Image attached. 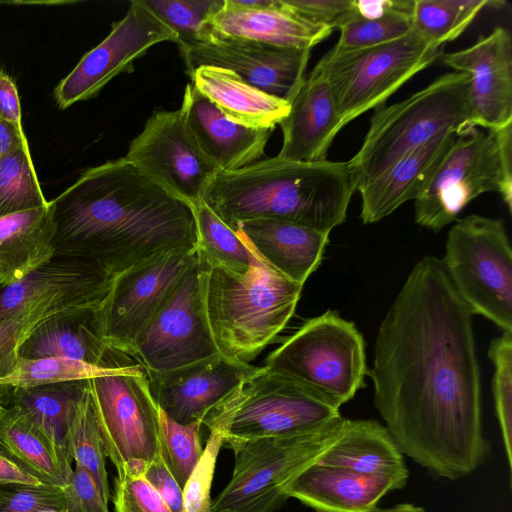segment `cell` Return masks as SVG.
<instances>
[{
  "mask_svg": "<svg viewBox=\"0 0 512 512\" xmlns=\"http://www.w3.org/2000/svg\"><path fill=\"white\" fill-rule=\"evenodd\" d=\"M473 128L469 75L462 72L443 74L408 98L376 108L360 149L347 161L355 190L438 136Z\"/></svg>",
  "mask_w": 512,
  "mask_h": 512,
  "instance_id": "obj_5",
  "label": "cell"
},
{
  "mask_svg": "<svg viewBox=\"0 0 512 512\" xmlns=\"http://www.w3.org/2000/svg\"><path fill=\"white\" fill-rule=\"evenodd\" d=\"M442 63L469 75V101L476 127L496 130L512 124V39L496 27L473 45L443 53Z\"/></svg>",
  "mask_w": 512,
  "mask_h": 512,
  "instance_id": "obj_19",
  "label": "cell"
},
{
  "mask_svg": "<svg viewBox=\"0 0 512 512\" xmlns=\"http://www.w3.org/2000/svg\"><path fill=\"white\" fill-rule=\"evenodd\" d=\"M355 191L347 162L275 156L220 171L204 202L234 231L244 221L277 219L330 233L345 222Z\"/></svg>",
  "mask_w": 512,
  "mask_h": 512,
  "instance_id": "obj_3",
  "label": "cell"
},
{
  "mask_svg": "<svg viewBox=\"0 0 512 512\" xmlns=\"http://www.w3.org/2000/svg\"><path fill=\"white\" fill-rule=\"evenodd\" d=\"M404 486L388 476L363 474L315 461L292 481L286 494L317 512H376L384 495Z\"/></svg>",
  "mask_w": 512,
  "mask_h": 512,
  "instance_id": "obj_24",
  "label": "cell"
},
{
  "mask_svg": "<svg viewBox=\"0 0 512 512\" xmlns=\"http://www.w3.org/2000/svg\"><path fill=\"white\" fill-rule=\"evenodd\" d=\"M34 328L18 320L0 322V379L14 371L18 348Z\"/></svg>",
  "mask_w": 512,
  "mask_h": 512,
  "instance_id": "obj_47",
  "label": "cell"
},
{
  "mask_svg": "<svg viewBox=\"0 0 512 512\" xmlns=\"http://www.w3.org/2000/svg\"><path fill=\"white\" fill-rule=\"evenodd\" d=\"M332 32L302 19L282 0H272L264 8H248L237 0H224L221 9L207 21L201 42L238 37L277 47L311 50Z\"/></svg>",
  "mask_w": 512,
  "mask_h": 512,
  "instance_id": "obj_21",
  "label": "cell"
},
{
  "mask_svg": "<svg viewBox=\"0 0 512 512\" xmlns=\"http://www.w3.org/2000/svg\"><path fill=\"white\" fill-rule=\"evenodd\" d=\"M70 456L93 477L106 501L111 499L106 470V451L95 404L88 386L79 402L70 432Z\"/></svg>",
  "mask_w": 512,
  "mask_h": 512,
  "instance_id": "obj_36",
  "label": "cell"
},
{
  "mask_svg": "<svg viewBox=\"0 0 512 512\" xmlns=\"http://www.w3.org/2000/svg\"><path fill=\"white\" fill-rule=\"evenodd\" d=\"M442 54L443 46L412 30L400 39L373 47L333 46L314 69L330 86L343 128L368 110L386 104L393 93Z\"/></svg>",
  "mask_w": 512,
  "mask_h": 512,
  "instance_id": "obj_10",
  "label": "cell"
},
{
  "mask_svg": "<svg viewBox=\"0 0 512 512\" xmlns=\"http://www.w3.org/2000/svg\"><path fill=\"white\" fill-rule=\"evenodd\" d=\"M256 367L221 355L161 375L147 376L157 406L179 424L201 422Z\"/></svg>",
  "mask_w": 512,
  "mask_h": 512,
  "instance_id": "obj_20",
  "label": "cell"
},
{
  "mask_svg": "<svg viewBox=\"0 0 512 512\" xmlns=\"http://www.w3.org/2000/svg\"><path fill=\"white\" fill-rule=\"evenodd\" d=\"M279 125L282 146L278 157L305 162L327 159L342 128L330 86L314 68L290 101L289 113Z\"/></svg>",
  "mask_w": 512,
  "mask_h": 512,
  "instance_id": "obj_25",
  "label": "cell"
},
{
  "mask_svg": "<svg viewBox=\"0 0 512 512\" xmlns=\"http://www.w3.org/2000/svg\"><path fill=\"white\" fill-rule=\"evenodd\" d=\"M89 380L21 388L0 385V405L25 415L50 441L68 479L72 475L70 432Z\"/></svg>",
  "mask_w": 512,
  "mask_h": 512,
  "instance_id": "obj_28",
  "label": "cell"
},
{
  "mask_svg": "<svg viewBox=\"0 0 512 512\" xmlns=\"http://www.w3.org/2000/svg\"><path fill=\"white\" fill-rule=\"evenodd\" d=\"M197 258V248L174 249L116 275L97 309L107 346L128 355L139 332Z\"/></svg>",
  "mask_w": 512,
  "mask_h": 512,
  "instance_id": "obj_16",
  "label": "cell"
},
{
  "mask_svg": "<svg viewBox=\"0 0 512 512\" xmlns=\"http://www.w3.org/2000/svg\"><path fill=\"white\" fill-rule=\"evenodd\" d=\"M345 418L298 436L229 440L234 452L230 481L212 499V512H274L289 499L292 481L341 434Z\"/></svg>",
  "mask_w": 512,
  "mask_h": 512,
  "instance_id": "obj_9",
  "label": "cell"
},
{
  "mask_svg": "<svg viewBox=\"0 0 512 512\" xmlns=\"http://www.w3.org/2000/svg\"><path fill=\"white\" fill-rule=\"evenodd\" d=\"M113 278L94 262L54 256L23 279L0 287V322L37 327L58 315L98 308Z\"/></svg>",
  "mask_w": 512,
  "mask_h": 512,
  "instance_id": "obj_15",
  "label": "cell"
},
{
  "mask_svg": "<svg viewBox=\"0 0 512 512\" xmlns=\"http://www.w3.org/2000/svg\"><path fill=\"white\" fill-rule=\"evenodd\" d=\"M55 227L46 206L0 217V287L17 282L54 257Z\"/></svg>",
  "mask_w": 512,
  "mask_h": 512,
  "instance_id": "obj_31",
  "label": "cell"
},
{
  "mask_svg": "<svg viewBox=\"0 0 512 512\" xmlns=\"http://www.w3.org/2000/svg\"><path fill=\"white\" fill-rule=\"evenodd\" d=\"M209 430L203 453L183 488L182 512H212L211 486L216 461L226 439V431L213 423Z\"/></svg>",
  "mask_w": 512,
  "mask_h": 512,
  "instance_id": "obj_42",
  "label": "cell"
},
{
  "mask_svg": "<svg viewBox=\"0 0 512 512\" xmlns=\"http://www.w3.org/2000/svg\"><path fill=\"white\" fill-rule=\"evenodd\" d=\"M144 4L178 36L177 44L201 42L207 21L224 0H143Z\"/></svg>",
  "mask_w": 512,
  "mask_h": 512,
  "instance_id": "obj_40",
  "label": "cell"
},
{
  "mask_svg": "<svg viewBox=\"0 0 512 512\" xmlns=\"http://www.w3.org/2000/svg\"><path fill=\"white\" fill-rule=\"evenodd\" d=\"M159 424L160 455L183 490L203 453L200 437L202 423L179 424L159 408Z\"/></svg>",
  "mask_w": 512,
  "mask_h": 512,
  "instance_id": "obj_38",
  "label": "cell"
},
{
  "mask_svg": "<svg viewBox=\"0 0 512 512\" xmlns=\"http://www.w3.org/2000/svg\"><path fill=\"white\" fill-rule=\"evenodd\" d=\"M114 369L69 358H19L14 371L0 379V385L27 388L44 384L90 380Z\"/></svg>",
  "mask_w": 512,
  "mask_h": 512,
  "instance_id": "obj_39",
  "label": "cell"
},
{
  "mask_svg": "<svg viewBox=\"0 0 512 512\" xmlns=\"http://www.w3.org/2000/svg\"><path fill=\"white\" fill-rule=\"evenodd\" d=\"M264 366L338 409L364 387L368 372L363 335L332 310L304 322L268 355Z\"/></svg>",
  "mask_w": 512,
  "mask_h": 512,
  "instance_id": "obj_8",
  "label": "cell"
},
{
  "mask_svg": "<svg viewBox=\"0 0 512 512\" xmlns=\"http://www.w3.org/2000/svg\"><path fill=\"white\" fill-rule=\"evenodd\" d=\"M112 500L115 512H172L142 474H117Z\"/></svg>",
  "mask_w": 512,
  "mask_h": 512,
  "instance_id": "obj_43",
  "label": "cell"
},
{
  "mask_svg": "<svg viewBox=\"0 0 512 512\" xmlns=\"http://www.w3.org/2000/svg\"><path fill=\"white\" fill-rule=\"evenodd\" d=\"M107 457L119 473L144 475L160 456L159 408L144 369L132 362L90 379Z\"/></svg>",
  "mask_w": 512,
  "mask_h": 512,
  "instance_id": "obj_12",
  "label": "cell"
},
{
  "mask_svg": "<svg viewBox=\"0 0 512 512\" xmlns=\"http://www.w3.org/2000/svg\"><path fill=\"white\" fill-rule=\"evenodd\" d=\"M376 512H426L422 507L415 506L413 504H398L396 506L378 509Z\"/></svg>",
  "mask_w": 512,
  "mask_h": 512,
  "instance_id": "obj_52",
  "label": "cell"
},
{
  "mask_svg": "<svg viewBox=\"0 0 512 512\" xmlns=\"http://www.w3.org/2000/svg\"><path fill=\"white\" fill-rule=\"evenodd\" d=\"M218 354L203 307L197 258L139 332L128 355L153 376Z\"/></svg>",
  "mask_w": 512,
  "mask_h": 512,
  "instance_id": "obj_13",
  "label": "cell"
},
{
  "mask_svg": "<svg viewBox=\"0 0 512 512\" xmlns=\"http://www.w3.org/2000/svg\"><path fill=\"white\" fill-rule=\"evenodd\" d=\"M125 158L144 176L193 207L204 201L219 168L203 152L180 109L156 110Z\"/></svg>",
  "mask_w": 512,
  "mask_h": 512,
  "instance_id": "obj_14",
  "label": "cell"
},
{
  "mask_svg": "<svg viewBox=\"0 0 512 512\" xmlns=\"http://www.w3.org/2000/svg\"><path fill=\"white\" fill-rule=\"evenodd\" d=\"M283 4L302 19L332 30L350 17L354 0H282Z\"/></svg>",
  "mask_w": 512,
  "mask_h": 512,
  "instance_id": "obj_45",
  "label": "cell"
},
{
  "mask_svg": "<svg viewBox=\"0 0 512 512\" xmlns=\"http://www.w3.org/2000/svg\"><path fill=\"white\" fill-rule=\"evenodd\" d=\"M5 408L0 405V415L4 412Z\"/></svg>",
  "mask_w": 512,
  "mask_h": 512,
  "instance_id": "obj_53",
  "label": "cell"
},
{
  "mask_svg": "<svg viewBox=\"0 0 512 512\" xmlns=\"http://www.w3.org/2000/svg\"><path fill=\"white\" fill-rule=\"evenodd\" d=\"M187 74L200 66L230 70L254 87L291 101L305 81L311 50L238 38L179 44Z\"/></svg>",
  "mask_w": 512,
  "mask_h": 512,
  "instance_id": "obj_18",
  "label": "cell"
},
{
  "mask_svg": "<svg viewBox=\"0 0 512 512\" xmlns=\"http://www.w3.org/2000/svg\"><path fill=\"white\" fill-rule=\"evenodd\" d=\"M54 256L84 259L111 276L174 249H196L194 208L120 157L85 170L49 201Z\"/></svg>",
  "mask_w": 512,
  "mask_h": 512,
  "instance_id": "obj_2",
  "label": "cell"
},
{
  "mask_svg": "<svg viewBox=\"0 0 512 512\" xmlns=\"http://www.w3.org/2000/svg\"><path fill=\"white\" fill-rule=\"evenodd\" d=\"M62 491L66 512H109L108 501L93 477L80 465H76Z\"/></svg>",
  "mask_w": 512,
  "mask_h": 512,
  "instance_id": "obj_46",
  "label": "cell"
},
{
  "mask_svg": "<svg viewBox=\"0 0 512 512\" xmlns=\"http://www.w3.org/2000/svg\"><path fill=\"white\" fill-rule=\"evenodd\" d=\"M457 134L445 133L403 156L386 171L362 186L360 218L376 223L426 188Z\"/></svg>",
  "mask_w": 512,
  "mask_h": 512,
  "instance_id": "obj_27",
  "label": "cell"
},
{
  "mask_svg": "<svg viewBox=\"0 0 512 512\" xmlns=\"http://www.w3.org/2000/svg\"><path fill=\"white\" fill-rule=\"evenodd\" d=\"M197 251L210 261L239 274L258 262L256 252L202 201L194 207Z\"/></svg>",
  "mask_w": 512,
  "mask_h": 512,
  "instance_id": "obj_33",
  "label": "cell"
},
{
  "mask_svg": "<svg viewBox=\"0 0 512 512\" xmlns=\"http://www.w3.org/2000/svg\"><path fill=\"white\" fill-rule=\"evenodd\" d=\"M236 232L268 265L302 286L321 264L330 234L277 219L244 221Z\"/></svg>",
  "mask_w": 512,
  "mask_h": 512,
  "instance_id": "obj_26",
  "label": "cell"
},
{
  "mask_svg": "<svg viewBox=\"0 0 512 512\" xmlns=\"http://www.w3.org/2000/svg\"><path fill=\"white\" fill-rule=\"evenodd\" d=\"M97 309L79 310L41 322L19 346V358H69L105 368L135 362L129 355L107 346Z\"/></svg>",
  "mask_w": 512,
  "mask_h": 512,
  "instance_id": "obj_23",
  "label": "cell"
},
{
  "mask_svg": "<svg viewBox=\"0 0 512 512\" xmlns=\"http://www.w3.org/2000/svg\"><path fill=\"white\" fill-rule=\"evenodd\" d=\"M7 483L43 484L0 448V485Z\"/></svg>",
  "mask_w": 512,
  "mask_h": 512,
  "instance_id": "obj_50",
  "label": "cell"
},
{
  "mask_svg": "<svg viewBox=\"0 0 512 512\" xmlns=\"http://www.w3.org/2000/svg\"><path fill=\"white\" fill-rule=\"evenodd\" d=\"M342 417L296 380L256 367L203 419L226 430V441L290 437L319 431ZM224 442V443H225Z\"/></svg>",
  "mask_w": 512,
  "mask_h": 512,
  "instance_id": "obj_7",
  "label": "cell"
},
{
  "mask_svg": "<svg viewBox=\"0 0 512 512\" xmlns=\"http://www.w3.org/2000/svg\"><path fill=\"white\" fill-rule=\"evenodd\" d=\"M486 192L500 194L512 208V124L496 130L473 128L457 135L434 176L414 200V219L438 232Z\"/></svg>",
  "mask_w": 512,
  "mask_h": 512,
  "instance_id": "obj_6",
  "label": "cell"
},
{
  "mask_svg": "<svg viewBox=\"0 0 512 512\" xmlns=\"http://www.w3.org/2000/svg\"><path fill=\"white\" fill-rule=\"evenodd\" d=\"M402 455L379 422L346 419L339 437L316 461L406 484L409 474Z\"/></svg>",
  "mask_w": 512,
  "mask_h": 512,
  "instance_id": "obj_30",
  "label": "cell"
},
{
  "mask_svg": "<svg viewBox=\"0 0 512 512\" xmlns=\"http://www.w3.org/2000/svg\"><path fill=\"white\" fill-rule=\"evenodd\" d=\"M178 42V36L143 2L132 0L125 16L112 25L108 36L88 51L54 89L60 109L96 96L121 72H131L133 63L152 46Z\"/></svg>",
  "mask_w": 512,
  "mask_h": 512,
  "instance_id": "obj_17",
  "label": "cell"
},
{
  "mask_svg": "<svg viewBox=\"0 0 512 512\" xmlns=\"http://www.w3.org/2000/svg\"><path fill=\"white\" fill-rule=\"evenodd\" d=\"M0 119L23 129L17 87L12 78L0 70Z\"/></svg>",
  "mask_w": 512,
  "mask_h": 512,
  "instance_id": "obj_49",
  "label": "cell"
},
{
  "mask_svg": "<svg viewBox=\"0 0 512 512\" xmlns=\"http://www.w3.org/2000/svg\"><path fill=\"white\" fill-rule=\"evenodd\" d=\"M444 271L473 315L512 332V249L504 222L470 214L450 228Z\"/></svg>",
  "mask_w": 512,
  "mask_h": 512,
  "instance_id": "obj_11",
  "label": "cell"
},
{
  "mask_svg": "<svg viewBox=\"0 0 512 512\" xmlns=\"http://www.w3.org/2000/svg\"><path fill=\"white\" fill-rule=\"evenodd\" d=\"M197 253L203 307L218 353L248 365L292 318L303 286L261 257L239 275Z\"/></svg>",
  "mask_w": 512,
  "mask_h": 512,
  "instance_id": "obj_4",
  "label": "cell"
},
{
  "mask_svg": "<svg viewBox=\"0 0 512 512\" xmlns=\"http://www.w3.org/2000/svg\"><path fill=\"white\" fill-rule=\"evenodd\" d=\"M180 111L199 146L220 171L258 161L273 131L231 121L191 83L185 86Z\"/></svg>",
  "mask_w": 512,
  "mask_h": 512,
  "instance_id": "obj_22",
  "label": "cell"
},
{
  "mask_svg": "<svg viewBox=\"0 0 512 512\" xmlns=\"http://www.w3.org/2000/svg\"><path fill=\"white\" fill-rule=\"evenodd\" d=\"M494 373L492 393L509 469L512 468V332H502L488 349Z\"/></svg>",
  "mask_w": 512,
  "mask_h": 512,
  "instance_id": "obj_41",
  "label": "cell"
},
{
  "mask_svg": "<svg viewBox=\"0 0 512 512\" xmlns=\"http://www.w3.org/2000/svg\"><path fill=\"white\" fill-rule=\"evenodd\" d=\"M144 477L172 512H182L183 490L166 467L161 455L147 467Z\"/></svg>",
  "mask_w": 512,
  "mask_h": 512,
  "instance_id": "obj_48",
  "label": "cell"
},
{
  "mask_svg": "<svg viewBox=\"0 0 512 512\" xmlns=\"http://www.w3.org/2000/svg\"><path fill=\"white\" fill-rule=\"evenodd\" d=\"M0 448L43 484L69 482L48 438L17 410L5 408L0 415Z\"/></svg>",
  "mask_w": 512,
  "mask_h": 512,
  "instance_id": "obj_32",
  "label": "cell"
},
{
  "mask_svg": "<svg viewBox=\"0 0 512 512\" xmlns=\"http://www.w3.org/2000/svg\"><path fill=\"white\" fill-rule=\"evenodd\" d=\"M48 507L66 508L62 487L22 483L0 485V512H36Z\"/></svg>",
  "mask_w": 512,
  "mask_h": 512,
  "instance_id": "obj_44",
  "label": "cell"
},
{
  "mask_svg": "<svg viewBox=\"0 0 512 512\" xmlns=\"http://www.w3.org/2000/svg\"><path fill=\"white\" fill-rule=\"evenodd\" d=\"M414 0H393L384 13L364 18L354 14L339 27L340 36L334 45L341 49H361L389 43L412 31Z\"/></svg>",
  "mask_w": 512,
  "mask_h": 512,
  "instance_id": "obj_37",
  "label": "cell"
},
{
  "mask_svg": "<svg viewBox=\"0 0 512 512\" xmlns=\"http://www.w3.org/2000/svg\"><path fill=\"white\" fill-rule=\"evenodd\" d=\"M26 140L23 129L16 128L0 119V160L7 152Z\"/></svg>",
  "mask_w": 512,
  "mask_h": 512,
  "instance_id": "obj_51",
  "label": "cell"
},
{
  "mask_svg": "<svg viewBox=\"0 0 512 512\" xmlns=\"http://www.w3.org/2000/svg\"><path fill=\"white\" fill-rule=\"evenodd\" d=\"M473 316L441 259L423 257L378 328L367 372L400 452L451 480L473 472L488 451Z\"/></svg>",
  "mask_w": 512,
  "mask_h": 512,
  "instance_id": "obj_1",
  "label": "cell"
},
{
  "mask_svg": "<svg viewBox=\"0 0 512 512\" xmlns=\"http://www.w3.org/2000/svg\"><path fill=\"white\" fill-rule=\"evenodd\" d=\"M189 76L202 95L239 125L274 130L289 113V101L254 87L230 70L200 66Z\"/></svg>",
  "mask_w": 512,
  "mask_h": 512,
  "instance_id": "obj_29",
  "label": "cell"
},
{
  "mask_svg": "<svg viewBox=\"0 0 512 512\" xmlns=\"http://www.w3.org/2000/svg\"><path fill=\"white\" fill-rule=\"evenodd\" d=\"M47 204L26 140L0 160V217Z\"/></svg>",
  "mask_w": 512,
  "mask_h": 512,
  "instance_id": "obj_35",
  "label": "cell"
},
{
  "mask_svg": "<svg viewBox=\"0 0 512 512\" xmlns=\"http://www.w3.org/2000/svg\"><path fill=\"white\" fill-rule=\"evenodd\" d=\"M490 0H414L412 30L432 44L458 38Z\"/></svg>",
  "mask_w": 512,
  "mask_h": 512,
  "instance_id": "obj_34",
  "label": "cell"
}]
</instances>
